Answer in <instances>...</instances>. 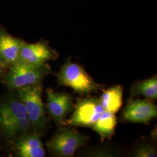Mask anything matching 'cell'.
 Wrapping results in <instances>:
<instances>
[{
	"mask_svg": "<svg viewBox=\"0 0 157 157\" xmlns=\"http://www.w3.org/2000/svg\"><path fill=\"white\" fill-rule=\"evenodd\" d=\"M0 101V132L10 141L33 130L16 90Z\"/></svg>",
	"mask_w": 157,
	"mask_h": 157,
	"instance_id": "1",
	"label": "cell"
},
{
	"mask_svg": "<svg viewBox=\"0 0 157 157\" xmlns=\"http://www.w3.org/2000/svg\"><path fill=\"white\" fill-rule=\"evenodd\" d=\"M51 71L48 63L37 66L17 61L7 69L1 80L9 89L16 90L30 85L42 84Z\"/></svg>",
	"mask_w": 157,
	"mask_h": 157,
	"instance_id": "2",
	"label": "cell"
},
{
	"mask_svg": "<svg viewBox=\"0 0 157 157\" xmlns=\"http://www.w3.org/2000/svg\"><path fill=\"white\" fill-rule=\"evenodd\" d=\"M16 91L26 109L34 132L39 134L44 131L48 127L50 121L45 115L42 100V84L23 87Z\"/></svg>",
	"mask_w": 157,
	"mask_h": 157,
	"instance_id": "3",
	"label": "cell"
},
{
	"mask_svg": "<svg viewBox=\"0 0 157 157\" xmlns=\"http://www.w3.org/2000/svg\"><path fill=\"white\" fill-rule=\"evenodd\" d=\"M57 81L60 85L67 86L81 94H89L100 89L84 68L77 63L67 61L57 74Z\"/></svg>",
	"mask_w": 157,
	"mask_h": 157,
	"instance_id": "4",
	"label": "cell"
},
{
	"mask_svg": "<svg viewBox=\"0 0 157 157\" xmlns=\"http://www.w3.org/2000/svg\"><path fill=\"white\" fill-rule=\"evenodd\" d=\"M89 140V137L75 129L62 128L56 131L47 142V146L55 156L72 157L77 149L85 146Z\"/></svg>",
	"mask_w": 157,
	"mask_h": 157,
	"instance_id": "5",
	"label": "cell"
},
{
	"mask_svg": "<svg viewBox=\"0 0 157 157\" xmlns=\"http://www.w3.org/2000/svg\"><path fill=\"white\" fill-rule=\"evenodd\" d=\"M73 109V113L63 124L91 128L104 111L99 99L95 97L80 100Z\"/></svg>",
	"mask_w": 157,
	"mask_h": 157,
	"instance_id": "6",
	"label": "cell"
},
{
	"mask_svg": "<svg viewBox=\"0 0 157 157\" xmlns=\"http://www.w3.org/2000/svg\"><path fill=\"white\" fill-rule=\"evenodd\" d=\"M58 58V54L44 41L35 43H27L22 45L17 61L33 65H43L51 60Z\"/></svg>",
	"mask_w": 157,
	"mask_h": 157,
	"instance_id": "7",
	"label": "cell"
},
{
	"mask_svg": "<svg viewBox=\"0 0 157 157\" xmlns=\"http://www.w3.org/2000/svg\"><path fill=\"white\" fill-rule=\"evenodd\" d=\"M46 107L49 115L55 122L63 124L67 114L75 107L72 96L67 93L56 92L50 88L46 90Z\"/></svg>",
	"mask_w": 157,
	"mask_h": 157,
	"instance_id": "8",
	"label": "cell"
},
{
	"mask_svg": "<svg viewBox=\"0 0 157 157\" xmlns=\"http://www.w3.org/2000/svg\"><path fill=\"white\" fill-rule=\"evenodd\" d=\"M157 117V106L148 99L130 101L123 111V119L131 123L147 124Z\"/></svg>",
	"mask_w": 157,
	"mask_h": 157,
	"instance_id": "9",
	"label": "cell"
},
{
	"mask_svg": "<svg viewBox=\"0 0 157 157\" xmlns=\"http://www.w3.org/2000/svg\"><path fill=\"white\" fill-rule=\"evenodd\" d=\"M25 43L23 40L10 34L0 26V62L7 69L17 62Z\"/></svg>",
	"mask_w": 157,
	"mask_h": 157,
	"instance_id": "10",
	"label": "cell"
},
{
	"mask_svg": "<svg viewBox=\"0 0 157 157\" xmlns=\"http://www.w3.org/2000/svg\"><path fill=\"white\" fill-rule=\"evenodd\" d=\"M12 141L13 149L20 157H44L45 150L40 136L36 132L20 135Z\"/></svg>",
	"mask_w": 157,
	"mask_h": 157,
	"instance_id": "11",
	"label": "cell"
},
{
	"mask_svg": "<svg viewBox=\"0 0 157 157\" xmlns=\"http://www.w3.org/2000/svg\"><path fill=\"white\" fill-rule=\"evenodd\" d=\"M123 92L119 85L104 90L99 100L104 111L113 113L118 112L123 104Z\"/></svg>",
	"mask_w": 157,
	"mask_h": 157,
	"instance_id": "12",
	"label": "cell"
},
{
	"mask_svg": "<svg viewBox=\"0 0 157 157\" xmlns=\"http://www.w3.org/2000/svg\"><path fill=\"white\" fill-rule=\"evenodd\" d=\"M117 124L115 113L104 111L91 128L100 136L102 139H108L114 134Z\"/></svg>",
	"mask_w": 157,
	"mask_h": 157,
	"instance_id": "13",
	"label": "cell"
},
{
	"mask_svg": "<svg viewBox=\"0 0 157 157\" xmlns=\"http://www.w3.org/2000/svg\"><path fill=\"white\" fill-rule=\"evenodd\" d=\"M133 93L142 95L147 99L157 98V78L156 76L136 83L132 87Z\"/></svg>",
	"mask_w": 157,
	"mask_h": 157,
	"instance_id": "14",
	"label": "cell"
},
{
	"mask_svg": "<svg viewBox=\"0 0 157 157\" xmlns=\"http://www.w3.org/2000/svg\"><path fill=\"white\" fill-rule=\"evenodd\" d=\"M136 157H157L156 150L150 145H141L136 148L133 154Z\"/></svg>",
	"mask_w": 157,
	"mask_h": 157,
	"instance_id": "15",
	"label": "cell"
},
{
	"mask_svg": "<svg viewBox=\"0 0 157 157\" xmlns=\"http://www.w3.org/2000/svg\"><path fill=\"white\" fill-rule=\"evenodd\" d=\"M6 71H7V69L0 62V80L4 76Z\"/></svg>",
	"mask_w": 157,
	"mask_h": 157,
	"instance_id": "16",
	"label": "cell"
}]
</instances>
